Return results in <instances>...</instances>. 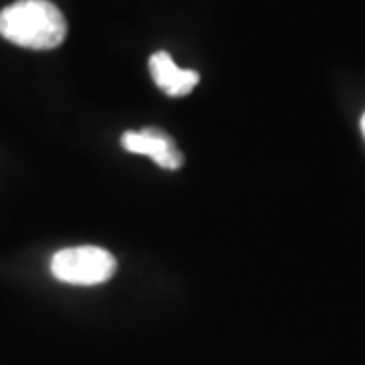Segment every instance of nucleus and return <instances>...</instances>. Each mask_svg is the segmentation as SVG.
<instances>
[{
  "label": "nucleus",
  "instance_id": "f03ea898",
  "mask_svg": "<svg viewBox=\"0 0 365 365\" xmlns=\"http://www.w3.org/2000/svg\"><path fill=\"white\" fill-rule=\"evenodd\" d=\"M116 258L98 246L59 250L51 260V272L59 282L73 287H96L108 282L116 272Z\"/></svg>",
  "mask_w": 365,
  "mask_h": 365
},
{
  "label": "nucleus",
  "instance_id": "f257e3e1",
  "mask_svg": "<svg viewBox=\"0 0 365 365\" xmlns=\"http://www.w3.org/2000/svg\"><path fill=\"white\" fill-rule=\"evenodd\" d=\"M0 35L19 47L47 51L66 41L67 21L49 0H16L0 11Z\"/></svg>",
  "mask_w": 365,
  "mask_h": 365
},
{
  "label": "nucleus",
  "instance_id": "20e7f679",
  "mask_svg": "<svg viewBox=\"0 0 365 365\" xmlns=\"http://www.w3.org/2000/svg\"><path fill=\"white\" fill-rule=\"evenodd\" d=\"M148 69H150V76L155 79L158 90L165 91L170 98L189 96L201 79L199 73L193 69H181L167 51H158L150 55Z\"/></svg>",
  "mask_w": 365,
  "mask_h": 365
},
{
  "label": "nucleus",
  "instance_id": "7ed1b4c3",
  "mask_svg": "<svg viewBox=\"0 0 365 365\" xmlns=\"http://www.w3.org/2000/svg\"><path fill=\"white\" fill-rule=\"evenodd\" d=\"M122 146L132 155H144L153 158L158 167L167 170L181 169L182 155L175 140L160 128L128 130L122 136Z\"/></svg>",
  "mask_w": 365,
  "mask_h": 365
},
{
  "label": "nucleus",
  "instance_id": "39448f33",
  "mask_svg": "<svg viewBox=\"0 0 365 365\" xmlns=\"http://www.w3.org/2000/svg\"><path fill=\"white\" fill-rule=\"evenodd\" d=\"M361 132H364V138H365V114L361 116Z\"/></svg>",
  "mask_w": 365,
  "mask_h": 365
}]
</instances>
